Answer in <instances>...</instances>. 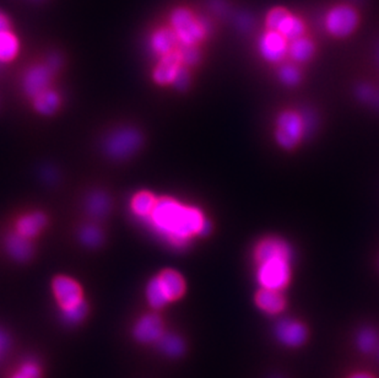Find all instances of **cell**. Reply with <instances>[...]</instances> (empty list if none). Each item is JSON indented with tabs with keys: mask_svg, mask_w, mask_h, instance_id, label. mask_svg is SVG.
Wrapping results in <instances>:
<instances>
[{
	"mask_svg": "<svg viewBox=\"0 0 379 378\" xmlns=\"http://www.w3.org/2000/svg\"><path fill=\"white\" fill-rule=\"evenodd\" d=\"M142 136L133 128L116 130L105 141V151L109 158L124 160L131 158L140 149Z\"/></svg>",
	"mask_w": 379,
	"mask_h": 378,
	"instance_id": "cell-5",
	"label": "cell"
},
{
	"mask_svg": "<svg viewBox=\"0 0 379 378\" xmlns=\"http://www.w3.org/2000/svg\"><path fill=\"white\" fill-rule=\"evenodd\" d=\"M289 41L275 31H268L261 37L259 50L263 58L270 63L281 62L289 52Z\"/></svg>",
	"mask_w": 379,
	"mask_h": 378,
	"instance_id": "cell-8",
	"label": "cell"
},
{
	"mask_svg": "<svg viewBox=\"0 0 379 378\" xmlns=\"http://www.w3.org/2000/svg\"><path fill=\"white\" fill-rule=\"evenodd\" d=\"M378 334L371 328H365L357 335L356 343L358 349L365 354H371L378 349Z\"/></svg>",
	"mask_w": 379,
	"mask_h": 378,
	"instance_id": "cell-28",
	"label": "cell"
},
{
	"mask_svg": "<svg viewBox=\"0 0 379 378\" xmlns=\"http://www.w3.org/2000/svg\"><path fill=\"white\" fill-rule=\"evenodd\" d=\"M6 247L9 254L17 262H26L34 253V247L29 238H23L17 232L10 233L6 238Z\"/></svg>",
	"mask_w": 379,
	"mask_h": 378,
	"instance_id": "cell-16",
	"label": "cell"
},
{
	"mask_svg": "<svg viewBox=\"0 0 379 378\" xmlns=\"http://www.w3.org/2000/svg\"><path fill=\"white\" fill-rule=\"evenodd\" d=\"M52 73L48 65H34L30 68L23 76V90L26 95L34 98L47 90L51 83Z\"/></svg>",
	"mask_w": 379,
	"mask_h": 378,
	"instance_id": "cell-11",
	"label": "cell"
},
{
	"mask_svg": "<svg viewBox=\"0 0 379 378\" xmlns=\"http://www.w3.org/2000/svg\"><path fill=\"white\" fill-rule=\"evenodd\" d=\"M9 30V21L6 20V17L0 14V32L3 31H8Z\"/></svg>",
	"mask_w": 379,
	"mask_h": 378,
	"instance_id": "cell-35",
	"label": "cell"
},
{
	"mask_svg": "<svg viewBox=\"0 0 379 378\" xmlns=\"http://www.w3.org/2000/svg\"><path fill=\"white\" fill-rule=\"evenodd\" d=\"M305 31H306V28H305L303 21L299 17L290 14L289 17L285 19V21L280 25V28H277V32L283 34V37L289 42H292V41L303 37Z\"/></svg>",
	"mask_w": 379,
	"mask_h": 378,
	"instance_id": "cell-23",
	"label": "cell"
},
{
	"mask_svg": "<svg viewBox=\"0 0 379 378\" xmlns=\"http://www.w3.org/2000/svg\"><path fill=\"white\" fill-rule=\"evenodd\" d=\"M350 378H373L369 375H366V373H357V375H354L352 377Z\"/></svg>",
	"mask_w": 379,
	"mask_h": 378,
	"instance_id": "cell-37",
	"label": "cell"
},
{
	"mask_svg": "<svg viewBox=\"0 0 379 378\" xmlns=\"http://www.w3.org/2000/svg\"><path fill=\"white\" fill-rule=\"evenodd\" d=\"M40 367L34 361L25 362L12 378H40Z\"/></svg>",
	"mask_w": 379,
	"mask_h": 378,
	"instance_id": "cell-32",
	"label": "cell"
},
{
	"mask_svg": "<svg viewBox=\"0 0 379 378\" xmlns=\"http://www.w3.org/2000/svg\"><path fill=\"white\" fill-rule=\"evenodd\" d=\"M378 357H379V348H378Z\"/></svg>",
	"mask_w": 379,
	"mask_h": 378,
	"instance_id": "cell-38",
	"label": "cell"
},
{
	"mask_svg": "<svg viewBox=\"0 0 379 378\" xmlns=\"http://www.w3.org/2000/svg\"><path fill=\"white\" fill-rule=\"evenodd\" d=\"M255 304L266 313L277 315L285 308L286 300L281 294V291L261 288L255 295Z\"/></svg>",
	"mask_w": 379,
	"mask_h": 378,
	"instance_id": "cell-15",
	"label": "cell"
},
{
	"mask_svg": "<svg viewBox=\"0 0 379 378\" xmlns=\"http://www.w3.org/2000/svg\"><path fill=\"white\" fill-rule=\"evenodd\" d=\"M156 203H158V198L153 197L151 193H138L131 200V210L136 216L144 219V218H149L153 213Z\"/></svg>",
	"mask_w": 379,
	"mask_h": 378,
	"instance_id": "cell-22",
	"label": "cell"
},
{
	"mask_svg": "<svg viewBox=\"0 0 379 378\" xmlns=\"http://www.w3.org/2000/svg\"><path fill=\"white\" fill-rule=\"evenodd\" d=\"M358 23V15L351 6L333 8L325 17V28L335 37H346L354 32Z\"/></svg>",
	"mask_w": 379,
	"mask_h": 378,
	"instance_id": "cell-6",
	"label": "cell"
},
{
	"mask_svg": "<svg viewBox=\"0 0 379 378\" xmlns=\"http://www.w3.org/2000/svg\"><path fill=\"white\" fill-rule=\"evenodd\" d=\"M156 277L169 302L181 299L186 291V282L180 273L172 269H166L161 271L159 277Z\"/></svg>",
	"mask_w": 379,
	"mask_h": 378,
	"instance_id": "cell-14",
	"label": "cell"
},
{
	"mask_svg": "<svg viewBox=\"0 0 379 378\" xmlns=\"http://www.w3.org/2000/svg\"><path fill=\"white\" fill-rule=\"evenodd\" d=\"M275 335L281 344L290 348H296L306 342L307 329L303 324L294 319L283 318L277 322Z\"/></svg>",
	"mask_w": 379,
	"mask_h": 378,
	"instance_id": "cell-7",
	"label": "cell"
},
{
	"mask_svg": "<svg viewBox=\"0 0 379 378\" xmlns=\"http://www.w3.org/2000/svg\"><path fill=\"white\" fill-rule=\"evenodd\" d=\"M172 28L180 43L184 47H193L203 40L206 34L205 25L200 23L188 9H177L171 17Z\"/></svg>",
	"mask_w": 379,
	"mask_h": 378,
	"instance_id": "cell-4",
	"label": "cell"
},
{
	"mask_svg": "<svg viewBox=\"0 0 379 378\" xmlns=\"http://www.w3.org/2000/svg\"><path fill=\"white\" fill-rule=\"evenodd\" d=\"M292 257H277L261 262L257 271V279L261 288L283 291L292 277Z\"/></svg>",
	"mask_w": 379,
	"mask_h": 378,
	"instance_id": "cell-2",
	"label": "cell"
},
{
	"mask_svg": "<svg viewBox=\"0 0 379 378\" xmlns=\"http://www.w3.org/2000/svg\"><path fill=\"white\" fill-rule=\"evenodd\" d=\"M255 264H259L264 260L277 257H292V251L286 241L281 238H263L261 242L255 246Z\"/></svg>",
	"mask_w": 379,
	"mask_h": 378,
	"instance_id": "cell-12",
	"label": "cell"
},
{
	"mask_svg": "<svg viewBox=\"0 0 379 378\" xmlns=\"http://www.w3.org/2000/svg\"><path fill=\"white\" fill-rule=\"evenodd\" d=\"M53 293L61 308L76 305L83 301V290L72 277H58L53 280Z\"/></svg>",
	"mask_w": 379,
	"mask_h": 378,
	"instance_id": "cell-9",
	"label": "cell"
},
{
	"mask_svg": "<svg viewBox=\"0 0 379 378\" xmlns=\"http://www.w3.org/2000/svg\"><path fill=\"white\" fill-rule=\"evenodd\" d=\"M87 310H89L87 304H86L85 300H83L76 305L61 308V318L65 324L74 326V324L81 322L85 318L86 315H87Z\"/></svg>",
	"mask_w": 379,
	"mask_h": 378,
	"instance_id": "cell-26",
	"label": "cell"
},
{
	"mask_svg": "<svg viewBox=\"0 0 379 378\" xmlns=\"http://www.w3.org/2000/svg\"><path fill=\"white\" fill-rule=\"evenodd\" d=\"M289 10L283 9V8H275L272 12L268 14L266 17V28L268 31H275L280 28V25L285 21V19L289 17Z\"/></svg>",
	"mask_w": 379,
	"mask_h": 378,
	"instance_id": "cell-30",
	"label": "cell"
},
{
	"mask_svg": "<svg viewBox=\"0 0 379 378\" xmlns=\"http://www.w3.org/2000/svg\"><path fill=\"white\" fill-rule=\"evenodd\" d=\"M178 39L173 28H161L158 30L151 37V47L153 51L160 56H166L171 52L175 51L178 45Z\"/></svg>",
	"mask_w": 379,
	"mask_h": 378,
	"instance_id": "cell-17",
	"label": "cell"
},
{
	"mask_svg": "<svg viewBox=\"0 0 379 378\" xmlns=\"http://www.w3.org/2000/svg\"><path fill=\"white\" fill-rule=\"evenodd\" d=\"M182 56L180 51L171 52L162 56L159 65L155 69L153 79L158 84H173L175 76L181 70Z\"/></svg>",
	"mask_w": 379,
	"mask_h": 378,
	"instance_id": "cell-13",
	"label": "cell"
},
{
	"mask_svg": "<svg viewBox=\"0 0 379 378\" xmlns=\"http://www.w3.org/2000/svg\"><path fill=\"white\" fill-rule=\"evenodd\" d=\"M6 346H8V339H6V335L0 334V353L6 349Z\"/></svg>",
	"mask_w": 379,
	"mask_h": 378,
	"instance_id": "cell-36",
	"label": "cell"
},
{
	"mask_svg": "<svg viewBox=\"0 0 379 378\" xmlns=\"http://www.w3.org/2000/svg\"><path fill=\"white\" fill-rule=\"evenodd\" d=\"M156 344L162 354L170 357H178L186 350L184 342L175 334L164 333Z\"/></svg>",
	"mask_w": 379,
	"mask_h": 378,
	"instance_id": "cell-21",
	"label": "cell"
},
{
	"mask_svg": "<svg viewBox=\"0 0 379 378\" xmlns=\"http://www.w3.org/2000/svg\"><path fill=\"white\" fill-rule=\"evenodd\" d=\"M149 221L162 238L178 249L186 247L192 236H205L211 230L200 210L184 207L172 198L158 199Z\"/></svg>",
	"mask_w": 379,
	"mask_h": 378,
	"instance_id": "cell-1",
	"label": "cell"
},
{
	"mask_svg": "<svg viewBox=\"0 0 379 378\" xmlns=\"http://www.w3.org/2000/svg\"><path fill=\"white\" fill-rule=\"evenodd\" d=\"M189 74H188L187 70L184 68H181V70L175 76V81H173V85L178 90H186L189 85Z\"/></svg>",
	"mask_w": 379,
	"mask_h": 378,
	"instance_id": "cell-34",
	"label": "cell"
},
{
	"mask_svg": "<svg viewBox=\"0 0 379 378\" xmlns=\"http://www.w3.org/2000/svg\"><path fill=\"white\" fill-rule=\"evenodd\" d=\"M147 297L149 305L153 308H162L169 304V300L160 286L158 277H153V280H150L147 284Z\"/></svg>",
	"mask_w": 379,
	"mask_h": 378,
	"instance_id": "cell-27",
	"label": "cell"
},
{
	"mask_svg": "<svg viewBox=\"0 0 379 378\" xmlns=\"http://www.w3.org/2000/svg\"><path fill=\"white\" fill-rule=\"evenodd\" d=\"M279 75H280V79L283 84L289 85V86H294L300 83V70L292 64H285L283 68L280 69Z\"/></svg>",
	"mask_w": 379,
	"mask_h": 378,
	"instance_id": "cell-31",
	"label": "cell"
},
{
	"mask_svg": "<svg viewBox=\"0 0 379 378\" xmlns=\"http://www.w3.org/2000/svg\"><path fill=\"white\" fill-rule=\"evenodd\" d=\"M61 105V97L56 91L47 89L34 98V106L37 112L50 116L57 111Z\"/></svg>",
	"mask_w": 379,
	"mask_h": 378,
	"instance_id": "cell-20",
	"label": "cell"
},
{
	"mask_svg": "<svg viewBox=\"0 0 379 378\" xmlns=\"http://www.w3.org/2000/svg\"><path fill=\"white\" fill-rule=\"evenodd\" d=\"M133 334L136 340L142 344L158 343L164 334V322L156 315H147L136 322Z\"/></svg>",
	"mask_w": 379,
	"mask_h": 378,
	"instance_id": "cell-10",
	"label": "cell"
},
{
	"mask_svg": "<svg viewBox=\"0 0 379 378\" xmlns=\"http://www.w3.org/2000/svg\"><path fill=\"white\" fill-rule=\"evenodd\" d=\"M80 240L87 247L96 249L103 241V233L97 226L87 225L80 231Z\"/></svg>",
	"mask_w": 379,
	"mask_h": 378,
	"instance_id": "cell-29",
	"label": "cell"
},
{
	"mask_svg": "<svg viewBox=\"0 0 379 378\" xmlns=\"http://www.w3.org/2000/svg\"><path fill=\"white\" fill-rule=\"evenodd\" d=\"M19 42L17 37L8 30L0 32V62H10L17 56Z\"/></svg>",
	"mask_w": 379,
	"mask_h": 378,
	"instance_id": "cell-25",
	"label": "cell"
},
{
	"mask_svg": "<svg viewBox=\"0 0 379 378\" xmlns=\"http://www.w3.org/2000/svg\"><path fill=\"white\" fill-rule=\"evenodd\" d=\"M87 211L96 219H102L109 211L111 202L107 194L103 192H94L87 199Z\"/></svg>",
	"mask_w": 379,
	"mask_h": 378,
	"instance_id": "cell-24",
	"label": "cell"
},
{
	"mask_svg": "<svg viewBox=\"0 0 379 378\" xmlns=\"http://www.w3.org/2000/svg\"><path fill=\"white\" fill-rule=\"evenodd\" d=\"M47 224V218L42 213H31L25 215L17 221V232L26 238H32L40 233Z\"/></svg>",
	"mask_w": 379,
	"mask_h": 378,
	"instance_id": "cell-18",
	"label": "cell"
},
{
	"mask_svg": "<svg viewBox=\"0 0 379 378\" xmlns=\"http://www.w3.org/2000/svg\"><path fill=\"white\" fill-rule=\"evenodd\" d=\"M314 51H316L314 43L303 36L301 39L290 42L288 53L294 62L303 63L308 62L311 59L314 54Z\"/></svg>",
	"mask_w": 379,
	"mask_h": 378,
	"instance_id": "cell-19",
	"label": "cell"
},
{
	"mask_svg": "<svg viewBox=\"0 0 379 378\" xmlns=\"http://www.w3.org/2000/svg\"><path fill=\"white\" fill-rule=\"evenodd\" d=\"M180 53H181L182 62L186 63L188 65H194L200 59V53L195 48V45H193V47H184V45H182Z\"/></svg>",
	"mask_w": 379,
	"mask_h": 378,
	"instance_id": "cell-33",
	"label": "cell"
},
{
	"mask_svg": "<svg viewBox=\"0 0 379 378\" xmlns=\"http://www.w3.org/2000/svg\"><path fill=\"white\" fill-rule=\"evenodd\" d=\"M305 136V122L300 113L283 111L277 119L275 139L285 150H294Z\"/></svg>",
	"mask_w": 379,
	"mask_h": 378,
	"instance_id": "cell-3",
	"label": "cell"
}]
</instances>
